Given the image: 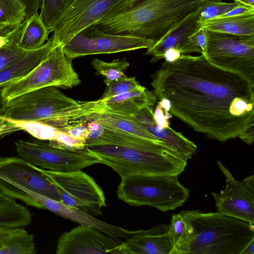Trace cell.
I'll list each match as a JSON object with an SVG mask.
<instances>
[{
	"mask_svg": "<svg viewBox=\"0 0 254 254\" xmlns=\"http://www.w3.org/2000/svg\"><path fill=\"white\" fill-rule=\"evenodd\" d=\"M31 221V214L26 207L0 190V228H24Z\"/></svg>",
	"mask_w": 254,
	"mask_h": 254,
	"instance_id": "25",
	"label": "cell"
},
{
	"mask_svg": "<svg viewBox=\"0 0 254 254\" xmlns=\"http://www.w3.org/2000/svg\"><path fill=\"white\" fill-rule=\"evenodd\" d=\"M25 20L22 22L19 29L11 40L0 49V72L28 52L18 46Z\"/></svg>",
	"mask_w": 254,
	"mask_h": 254,
	"instance_id": "32",
	"label": "cell"
},
{
	"mask_svg": "<svg viewBox=\"0 0 254 254\" xmlns=\"http://www.w3.org/2000/svg\"><path fill=\"white\" fill-rule=\"evenodd\" d=\"M172 115L164 109L159 101L154 112L153 106H146L134 116L127 118L142 126L188 161L195 153L197 146L181 132L174 130L169 126L168 119Z\"/></svg>",
	"mask_w": 254,
	"mask_h": 254,
	"instance_id": "15",
	"label": "cell"
},
{
	"mask_svg": "<svg viewBox=\"0 0 254 254\" xmlns=\"http://www.w3.org/2000/svg\"><path fill=\"white\" fill-rule=\"evenodd\" d=\"M50 32L36 12L26 19L18 46L28 52L37 50L49 39Z\"/></svg>",
	"mask_w": 254,
	"mask_h": 254,
	"instance_id": "26",
	"label": "cell"
},
{
	"mask_svg": "<svg viewBox=\"0 0 254 254\" xmlns=\"http://www.w3.org/2000/svg\"><path fill=\"white\" fill-rule=\"evenodd\" d=\"M1 120V118H0V120Z\"/></svg>",
	"mask_w": 254,
	"mask_h": 254,
	"instance_id": "49",
	"label": "cell"
},
{
	"mask_svg": "<svg viewBox=\"0 0 254 254\" xmlns=\"http://www.w3.org/2000/svg\"><path fill=\"white\" fill-rule=\"evenodd\" d=\"M241 254H254V239L248 244Z\"/></svg>",
	"mask_w": 254,
	"mask_h": 254,
	"instance_id": "47",
	"label": "cell"
},
{
	"mask_svg": "<svg viewBox=\"0 0 254 254\" xmlns=\"http://www.w3.org/2000/svg\"><path fill=\"white\" fill-rule=\"evenodd\" d=\"M6 119L20 127L21 130L25 131L33 137L41 140H54L59 130L56 128L40 121H24Z\"/></svg>",
	"mask_w": 254,
	"mask_h": 254,
	"instance_id": "33",
	"label": "cell"
},
{
	"mask_svg": "<svg viewBox=\"0 0 254 254\" xmlns=\"http://www.w3.org/2000/svg\"><path fill=\"white\" fill-rule=\"evenodd\" d=\"M26 19L25 8L18 0H0V24H18Z\"/></svg>",
	"mask_w": 254,
	"mask_h": 254,
	"instance_id": "31",
	"label": "cell"
},
{
	"mask_svg": "<svg viewBox=\"0 0 254 254\" xmlns=\"http://www.w3.org/2000/svg\"><path fill=\"white\" fill-rule=\"evenodd\" d=\"M238 5L254 9V0H234Z\"/></svg>",
	"mask_w": 254,
	"mask_h": 254,
	"instance_id": "46",
	"label": "cell"
},
{
	"mask_svg": "<svg viewBox=\"0 0 254 254\" xmlns=\"http://www.w3.org/2000/svg\"><path fill=\"white\" fill-rule=\"evenodd\" d=\"M103 100L106 105L104 112L129 117L145 106H154L157 99L153 91L142 86L138 89Z\"/></svg>",
	"mask_w": 254,
	"mask_h": 254,
	"instance_id": "20",
	"label": "cell"
},
{
	"mask_svg": "<svg viewBox=\"0 0 254 254\" xmlns=\"http://www.w3.org/2000/svg\"><path fill=\"white\" fill-rule=\"evenodd\" d=\"M34 236L24 228H17L0 250V254H34Z\"/></svg>",
	"mask_w": 254,
	"mask_h": 254,
	"instance_id": "27",
	"label": "cell"
},
{
	"mask_svg": "<svg viewBox=\"0 0 254 254\" xmlns=\"http://www.w3.org/2000/svg\"><path fill=\"white\" fill-rule=\"evenodd\" d=\"M139 0H74L53 30L58 45L64 46L78 33L130 8Z\"/></svg>",
	"mask_w": 254,
	"mask_h": 254,
	"instance_id": "7",
	"label": "cell"
},
{
	"mask_svg": "<svg viewBox=\"0 0 254 254\" xmlns=\"http://www.w3.org/2000/svg\"><path fill=\"white\" fill-rule=\"evenodd\" d=\"M25 192L35 202L37 208L47 209L56 215L80 225L94 228L112 237L127 239L137 232V230H127L104 222L79 209L69 206L62 201L53 199L29 190L26 189Z\"/></svg>",
	"mask_w": 254,
	"mask_h": 254,
	"instance_id": "17",
	"label": "cell"
},
{
	"mask_svg": "<svg viewBox=\"0 0 254 254\" xmlns=\"http://www.w3.org/2000/svg\"><path fill=\"white\" fill-rule=\"evenodd\" d=\"M14 229L15 228L8 229L0 228V250L13 233Z\"/></svg>",
	"mask_w": 254,
	"mask_h": 254,
	"instance_id": "43",
	"label": "cell"
},
{
	"mask_svg": "<svg viewBox=\"0 0 254 254\" xmlns=\"http://www.w3.org/2000/svg\"><path fill=\"white\" fill-rule=\"evenodd\" d=\"M170 227L162 223L137 230L120 245L118 254H171L173 245Z\"/></svg>",
	"mask_w": 254,
	"mask_h": 254,
	"instance_id": "19",
	"label": "cell"
},
{
	"mask_svg": "<svg viewBox=\"0 0 254 254\" xmlns=\"http://www.w3.org/2000/svg\"><path fill=\"white\" fill-rule=\"evenodd\" d=\"M217 163L226 185L219 192L211 191L216 211L254 224V175L237 180L220 161Z\"/></svg>",
	"mask_w": 254,
	"mask_h": 254,
	"instance_id": "14",
	"label": "cell"
},
{
	"mask_svg": "<svg viewBox=\"0 0 254 254\" xmlns=\"http://www.w3.org/2000/svg\"><path fill=\"white\" fill-rule=\"evenodd\" d=\"M237 5L235 2H225L222 1L211 2L201 8L197 22L220 16Z\"/></svg>",
	"mask_w": 254,
	"mask_h": 254,
	"instance_id": "35",
	"label": "cell"
},
{
	"mask_svg": "<svg viewBox=\"0 0 254 254\" xmlns=\"http://www.w3.org/2000/svg\"><path fill=\"white\" fill-rule=\"evenodd\" d=\"M73 1L74 0H42L39 15L51 32H53Z\"/></svg>",
	"mask_w": 254,
	"mask_h": 254,
	"instance_id": "28",
	"label": "cell"
},
{
	"mask_svg": "<svg viewBox=\"0 0 254 254\" xmlns=\"http://www.w3.org/2000/svg\"><path fill=\"white\" fill-rule=\"evenodd\" d=\"M207 30L199 28L189 36L190 40L201 50V54L203 55L206 51L207 44Z\"/></svg>",
	"mask_w": 254,
	"mask_h": 254,
	"instance_id": "37",
	"label": "cell"
},
{
	"mask_svg": "<svg viewBox=\"0 0 254 254\" xmlns=\"http://www.w3.org/2000/svg\"><path fill=\"white\" fill-rule=\"evenodd\" d=\"M91 121L99 123L106 129L125 132L151 141L162 142L142 126L127 117L103 112L92 115L90 119Z\"/></svg>",
	"mask_w": 254,
	"mask_h": 254,
	"instance_id": "24",
	"label": "cell"
},
{
	"mask_svg": "<svg viewBox=\"0 0 254 254\" xmlns=\"http://www.w3.org/2000/svg\"><path fill=\"white\" fill-rule=\"evenodd\" d=\"M91 64L98 75H102L105 77V79L109 80L126 76L125 72L129 66V63L125 58L116 59L111 62L94 59L92 61Z\"/></svg>",
	"mask_w": 254,
	"mask_h": 254,
	"instance_id": "30",
	"label": "cell"
},
{
	"mask_svg": "<svg viewBox=\"0 0 254 254\" xmlns=\"http://www.w3.org/2000/svg\"><path fill=\"white\" fill-rule=\"evenodd\" d=\"M4 86V85H0V115L1 114L3 111L5 104L2 96V91Z\"/></svg>",
	"mask_w": 254,
	"mask_h": 254,
	"instance_id": "48",
	"label": "cell"
},
{
	"mask_svg": "<svg viewBox=\"0 0 254 254\" xmlns=\"http://www.w3.org/2000/svg\"><path fill=\"white\" fill-rule=\"evenodd\" d=\"M105 108V104L101 98L95 101H79L78 104L41 122L63 131L70 126L87 124L92 115L104 112Z\"/></svg>",
	"mask_w": 254,
	"mask_h": 254,
	"instance_id": "22",
	"label": "cell"
},
{
	"mask_svg": "<svg viewBox=\"0 0 254 254\" xmlns=\"http://www.w3.org/2000/svg\"><path fill=\"white\" fill-rule=\"evenodd\" d=\"M151 85L164 109L195 131L220 142L254 141V86L202 54L165 61Z\"/></svg>",
	"mask_w": 254,
	"mask_h": 254,
	"instance_id": "1",
	"label": "cell"
},
{
	"mask_svg": "<svg viewBox=\"0 0 254 254\" xmlns=\"http://www.w3.org/2000/svg\"><path fill=\"white\" fill-rule=\"evenodd\" d=\"M222 0H143L96 25L102 32L150 39L154 43L189 14Z\"/></svg>",
	"mask_w": 254,
	"mask_h": 254,
	"instance_id": "3",
	"label": "cell"
},
{
	"mask_svg": "<svg viewBox=\"0 0 254 254\" xmlns=\"http://www.w3.org/2000/svg\"><path fill=\"white\" fill-rule=\"evenodd\" d=\"M170 234L173 249L171 254H184L189 235L186 222L181 213L172 216Z\"/></svg>",
	"mask_w": 254,
	"mask_h": 254,
	"instance_id": "29",
	"label": "cell"
},
{
	"mask_svg": "<svg viewBox=\"0 0 254 254\" xmlns=\"http://www.w3.org/2000/svg\"><path fill=\"white\" fill-rule=\"evenodd\" d=\"M85 149L121 178L136 175L179 176L187 165V160L164 142L104 127L98 138L86 141Z\"/></svg>",
	"mask_w": 254,
	"mask_h": 254,
	"instance_id": "2",
	"label": "cell"
},
{
	"mask_svg": "<svg viewBox=\"0 0 254 254\" xmlns=\"http://www.w3.org/2000/svg\"><path fill=\"white\" fill-rule=\"evenodd\" d=\"M20 24L15 25L0 24V36H6L11 33L19 26Z\"/></svg>",
	"mask_w": 254,
	"mask_h": 254,
	"instance_id": "44",
	"label": "cell"
},
{
	"mask_svg": "<svg viewBox=\"0 0 254 254\" xmlns=\"http://www.w3.org/2000/svg\"><path fill=\"white\" fill-rule=\"evenodd\" d=\"M123 241L85 225L63 233L57 245V254H118Z\"/></svg>",
	"mask_w": 254,
	"mask_h": 254,
	"instance_id": "16",
	"label": "cell"
},
{
	"mask_svg": "<svg viewBox=\"0 0 254 254\" xmlns=\"http://www.w3.org/2000/svg\"><path fill=\"white\" fill-rule=\"evenodd\" d=\"M189 238L184 254H241L254 239V225L218 212L183 210Z\"/></svg>",
	"mask_w": 254,
	"mask_h": 254,
	"instance_id": "4",
	"label": "cell"
},
{
	"mask_svg": "<svg viewBox=\"0 0 254 254\" xmlns=\"http://www.w3.org/2000/svg\"><path fill=\"white\" fill-rule=\"evenodd\" d=\"M40 171L57 189L61 201L92 216L102 214L107 206L102 189L91 176L78 170L57 172L39 167Z\"/></svg>",
	"mask_w": 254,
	"mask_h": 254,
	"instance_id": "9",
	"label": "cell"
},
{
	"mask_svg": "<svg viewBox=\"0 0 254 254\" xmlns=\"http://www.w3.org/2000/svg\"><path fill=\"white\" fill-rule=\"evenodd\" d=\"M72 59L58 45L37 66L24 77L5 84L2 91L4 103L26 92L55 86L70 88L81 82L72 64Z\"/></svg>",
	"mask_w": 254,
	"mask_h": 254,
	"instance_id": "6",
	"label": "cell"
},
{
	"mask_svg": "<svg viewBox=\"0 0 254 254\" xmlns=\"http://www.w3.org/2000/svg\"><path fill=\"white\" fill-rule=\"evenodd\" d=\"M79 102L65 95L58 87L48 86L26 92L6 102L0 116L13 120L41 122Z\"/></svg>",
	"mask_w": 254,
	"mask_h": 254,
	"instance_id": "10",
	"label": "cell"
},
{
	"mask_svg": "<svg viewBox=\"0 0 254 254\" xmlns=\"http://www.w3.org/2000/svg\"><path fill=\"white\" fill-rule=\"evenodd\" d=\"M24 6L27 15V18L33 14L38 12L41 7L42 0H18Z\"/></svg>",
	"mask_w": 254,
	"mask_h": 254,
	"instance_id": "41",
	"label": "cell"
},
{
	"mask_svg": "<svg viewBox=\"0 0 254 254\" xmlns=\"http://www.w3.org/2000/svg\"><path fill=\"white\" fill-rule=\"evenodd\" d=\"M21 188L61 201L57 189L39 167L19 156L0 157V190L7 196L20 200Z\"/></svg>",
	"mask_w": 254,
	"mask_h": 254,
	"instance_id": "13",
	"label": "cell"
},
{
	"mask_svg": "<svg viewBox=\"0 0 254 254\" xmlns=\"http://www.w3.org/2000/svg\"><path fill=\"white\" fill-rule=\"evenodd\" d=\"M207 31L202 55L214 65L241 75L254 86V36Z\"/></svg>",
	"mask_w": 254,
	"mask_h": 254,
	"instance_id": "8",
	"label": "cell"
},
{
	"mask_svg": "<svg viewBox=\"0 0 254 254\" xmlns=\"http://www.w3.org/2000/svg\"><path fill=\"white\" fill-rule=\"evenodd\" d=\"M0 139L12 133L15 131L21 130L19 126L14 124L5 118L0 116Z\"/></svg>",
	"mask_w": 254,
	"mask_h": 254,
	"instance_id": "39",
	"label": "cell"
},
{
	"mask_svg": "<svg viewBox=\"0 0 254 254\" xmlns=\"http://www.w3.org/2000/svg\"><path fill=\"white\" fill-rule=\"evenodd\" d=\"M251 12H254V9L237 5L234 8L220 16H228L241 14Z\"/></svg>",
	"mask_w": 254,
	"mask_h": 254,
	"instance_id": "42",
	"label": "cell"
},
{
	"mask_svg": "<svg viewBox=\"0 0 254 254\" xmlns=\"http://www.w3.org/2000/svg\"><path fill=\"white\" fill-rule=\"evenodd\" d=\"M18 156L41 168L57 172L81 170L100 163L85 149L69 151L39 140H18L15 142Z\"/></svg>",
	"mask_w": 254,
	"mask_h": 254,
	"instance_id": "11",
	"label": "cell"
},
{
	"mask_svg": "<svg viewBox=\"0 0 254 254\" xmlns=\"http://www.w3.org/2000/svg\"><path fill=\"white\" fill-rule=\"evenodd\" d=\"M119 198L131 206L148 205L162 212L176 209L188 200L190 190L178 176L131 175L121 178Z\"/></svg>",
	"mask_w": 254,
	"mask_h": 254,
	"instance_id": "5",
	"label": "cell"
},
{
	"mask_svg": "<svg viewBox=\"0 0 254 254\" xmlns=\"http://www.w3.org/2000/svg\"><path fill=\"white\" fill-rule=\"evenodd\" d=\"M154 44L153 41L144 38L105 33L92 25L76 34L63 46V50L73 60L87 55L147 49Z\"/></svg>",
	"mask_w": 254,
	"mask_h": 254,
	"instance_id": "12",
	"label": "cell"
},
{
	"mask_svg": "<svg viewBox=\"0 0 254 254\" xmlns=\"http://www.w3.org/2000/svg\"><path fill=\"white\" fill-rule=\"evenodd\" d=\"M49 143L62 149L69 151H80L85 149L86 141L76 139L67 133L59 130L54 140Z\"/></svg>",
	"mask_w": 254,
	"mask_h": 254,
	"instance_id": "36",
	"label": "cell"
},
{
	"mask_svg": "<svg viewBox=\"0 0 254 254\" xmlns=\"http://www.w3.org/2000/svg\"><path fill=\"white\" fill-rule=\"evenodd\" d=\"M106 88L102 99L109 98L124 94L140 88L142 86L136 80L135 77H127V75L117 79L104 80Z\"/></svg>",
	"mask_w": 254,
	"mask_h": 254,
	"instance_id": "34",
	"label": "cell"
},
{
	"mask_svg": "<svg viewBox=\"0 0 254 254\" xmlns=\"http://www.w3.org/2000/svg\"><path fill=\"white\" fill-rule=\"evenodd\" d=\"M58 46L52 36L41 48L28 52L0 72V85H5L26 76Z\"/></svg>",
	"mask_w": 254,
	"mask_h": 254,
	"instance_id": "21",
	"label": "cell"
},
{
	"mask_svg": "<svg viewBox=\"0 0 254 254\" xmlns=\"http://www.w3.org/2000/svg\"><path fill=\"white\" fill-rule=\"evenodd\" d=\"M22 22L19 26L11 33L6 36H0V49L8 43L16 34L19 29Z\"/></svg>",
	"mask_w": 254,
	"mask_h": 254,
	"instance_id": "45",
	"label": "cell"
},
{
	"mask_svg": "<svg viewBox=\"0 0 254 254\" xmlns=\"http://www.w3.org/2000/svg\"><path fill=\"white\" fill-rule=\"evenodd\" d=\"M201 9L189 14L161 39L147 49L145 55L152 56L151 63L163 59L165 51L169 49H175L182 55L201 53V49L194 45L189 38L199 28L197 20Z\"/></svg>",
	"mask_w": 254,
	"mask_h": 254,
	"instance_id": "18",
	"label": "cell"
},
{
	"mask_svg": "<svg viewBox=\"0 0 254 254\" xmlns=\"http://www.w3.org/2000/svg\"><path fill=\"white\" fill-rule=\"evenodd\" d=\"M87 127L89 131L87 140H93L98 138L101 135L104 127L99 123L91 121L87 123Z\"/></svg>",
	"mask_w": 254,
	"mask_h": 254,
	"instance_id": "40",
	"label": "cell"
},
{
	"mask_svg": "<svg viewBox=\"0 0 254 254\" xmlns=\"http://www.w3.org/2000/svg\"><path fill=\"white\" fill-rule=\"evenodd\" d=\"M86 124L81 123L66 128L63 131L76 139L86 141L89 134Z\"/></svg>",
	"mask_w": 254,
	"mask_h": 254,
	"instance_id": "38",
	"label": "cell"
},
{
	"mask_svg": "<svg viewBox=\"0 0 254 254\" xmlns=\"http://www.w3.org/2000/svg\"><path fill=\"white\" fill-rule=\"evenodd\" d=\"M199 28L239 36H254V12L197 22Z\"/></svg>",
	"mask_w": 254,
	"mask_h": 254,
	"instance_id": "23",
	"label": "cell"
}]
</instances>
